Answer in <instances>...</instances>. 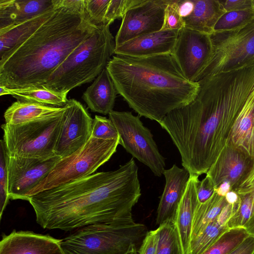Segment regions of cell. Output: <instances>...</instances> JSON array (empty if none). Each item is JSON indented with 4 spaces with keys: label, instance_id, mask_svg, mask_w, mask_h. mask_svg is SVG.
Masks as SVG:
<instances>
[{
    "label": "cell",
    "instance_id": "5",
    "mask_svg": "<svg viewBox=\"0 0 254 254\" xmlns=\"http://www.w3.org/2000/svg\"><path fill=\"white\" fill-rule=\"evenodd\" d=\"M115 39L109 25L97 26L52 74L42 86L68 93L95 79L115 54Z\"/></svg>",
    "mask_w": 254,
    "mask_h": 254
},
{
    "label": "cell",
    "instance_id": "23",
    "mask_svg": "<svg viewBox=\"0 0 254 254\" xmlns=\"http://www.w3.org/2000/svg\"><path fill=\"white\" fill-rule=\"evenodd\" d=\"M54 9L0 29V58L29 38L54 13Z\"/></svg>",
    "mask_w": 254,
    "mask_h": 254
},
{
    "label": "cell",
    "instance_id": "25",
    "mask_svg": "<svg viewBox=\"0 0 254 254\" xmlns=\"http://www.w3.org/2000/svg\"><path fill=\"white\" fill-rule=\"evenodd\" d=\"M63 107H56L17 100L5 111V123L16 125L28 123L62 111Z\"/></svg>",
    "mask_w": 254,
    "mask_h": 254
},
{
    "label": "cell",
    "instance_id": "49",
    "mask_svg": "<svg viewBox=\"0 0 254 254\" xmlns=\"http://www.w3.org/2000/svg\"></svg>",
    "mask_w": 254,
    "mask_h": 254
},
{
    "label": "cell",
    "instance_id": "40",
    "mask_svg": "<svg viewBox=\"0 0 254 254\" xmlns=\"http://www.w3.org/2000/svg\"><path fill=\"white\" fill-rule=\"evenodd\" d=\"M226 12L253 9V0H219Z\"/></svg>",
    "mask_w": 254,
    "mask_h": 254
},
{
    "label": "cell",
    "instance_id": "16",
    "mask_svg": "<svg viewBox=\"0 0 254 254\" xmlns=\"http://www.w3.org/2000/svg\"><path fill=\"white\" fill-rule=\"evenodd\" d=\"M61 239L29 231H13L3 235L0 254H64Z\"/></svg>",
    "mask_w": 254,
    "mask_h": 254
},
{
    "label": "cell",
    "instance_id": "10",
    "mask_svg": "<svg viewBox=\"0 0 254 254\" xmlns=\"http://www.w3.org/2000/svg\"><path fill=\"white\" fill-rule=\"evenodd\" d=\"M109 117L118 130L119 144L133 157L147 166L154 175L162 176L166 170L165 159L139 116H134L131 112L112 111Z\"/></svg>",
    "mask_w": 254,
    "mask_h": 254
},
{
    "label": "cell",
    "instance_id": "11",
    "mask_svg": "<svg viewBox=\"0 0 254 254\" xmlns=\"http://www.w3.org/2000/svg\"><path fill=\"white\" fill-rule=\"evenodd\" d=\"M169 0H139L125 13L115 37L116 47L161 30Z\"/></svg>",
    "mask_w": 254,
    "mask_h": 254
},
{
    "label": "cell",
    "instance_id": "6",
    "mask_svg": "<svg viewBox=\"0 0 254 254\" xmlns=\"http://www.w3.org/2000/svg\"><path fill=\"white\" fill-rule=\"evenodd\" d=\"M148 231L132 218L93 224L61 239L64 254H128L138 250Z\"/></svg>",
    "mask_w": 254,
    "mask_h": 254
},
{
    "label": "cell",
    "instance_id": "14",
    "mask_svg": "<svg viewBox=\"0 0 254 254\" xmlns=\"http://www.w3.org/2000/svg\"><path fill=\"white\" fill-rule=\"evenodd\" d=\"M210 49L209 34L184 27L179 31L172 55L186 78L197 82Z\"/></svg>",
    "mask_w": 254,
    "mask_h": 254
},
{
    "label": "cell",
    "instance_id": "34",
    "mask_svg": "<svg viewBox=\"0 0 254 254\" xmlns=\"http://www.w3.org/2000/svg\"><path fill=\"white\" fill-rule=\"evenodd\" d=\"M91 137L105 139H119L118 130L109 118L95 115L93 119Z\"/></svg>",
    "mask_w": 254,
    "mask_h": 254
},
{
    "label": "cell",
    "instance_id": "15",
    "mask_svg": "<svg viewBox=\"0 0 254 254\" xmlns=\"http://www.w3.org/2000/svg\"><path fill=\"white\" fill-rule=\"evenodd\" d=\"M254 163V157L228 143L206 173L215 190L224 182L236 191Z\"/></svg>",
    "mask_w": 254,
    "mask_h": 254
},
{
    "label": "cell",
    "instance_id": "18",
    "mask_svg": "<svg viewBox=\"0 0 254 254\" xmlns=\"http://www.w3.org/2000/svg\"><path fill=\"white\" fill-rule=\"evenodd\" d=\"M165 184L157 210L156 223L174 221L180 203L190 178L189 172L175 164L163 173Z\"/></svg>",
    "mask_w": 254,
    "mask_h": 254
},
{
    "label": "cell",
    "instance_id": "22",
    "mask_svg": "<svg viewBox=\"0 0 254 254\" xmlns=\"http://www.w3.org/2000/svg\"><path fill=\"white\" fill-rule=\"evenodd\" d=\"M228 143L254 157V90L236 120Z\"/></svg>",
    "mask_w": 254,
    "mask_h": 254
},
{
    "label": "cell",
    "instance_id": "45",
    "mask_svg": "<svg viewBox=\"0 0 254 254\" xmlns=\"http://www.w3.org/2000/svg\"><path fill=\"white\" fill-rule=\"evenodd\" d=\"M228 203L234 204L240 200V196L238 193L234 190H230L225 196Z\"/></svg>",
    "mask_w": 254,
    "mask_h": 254
},
{
    "label": "cell",
    "instance_id": "39",
    "mask_svg": "<svg viewBox=\"0 0 254 254\" xmlns=\"http://www.w3.org/2000/svg\"><path fill=\"white\" fill-rule=\"evenodd\" d=\"M215 191V188L211 179L207 176L199 181L196 188L199 202L202 203L209 199Z\"/></svg>",
    "mask_w": 254,
    "mask_h": 254
},
{
    "label": "cell",
    "instance_id": "20",
    "mask_svg": "<svg viewBox=\"0 0 254 254\" xmlns=\"http://www.w3.org/2000/svg\"><path fill=\"white\" fill-rule=\"evenodd\" d=\"M118 94L106 67L86 89L82 98L91 111L106 115L113 111Z\"/></svg>",
    "mask_w": 254,
    "mask_h": 254
},
{
    "label": "cell",
    "instance_id": "32",
    "mask_svg": "<svg viewBox=\"0 0 254 254\" xmlns=\"http://www.w3.org/2000/svg\"><path fill=\"white\" fill-rule=\"evenodd\" d=\"M254 19L253 9L226 12L216 24L214 32L236 29L248 24Z\"/></svg>",
    "mask_w": 254,
    "mask_h": 254
},
{
    "label": "cell",
    "instance_id": "31",
    "mask_svg": "<svg viewBox=\"0 0 254 254\" xmlns=\"http://www.w3.org/2000/svg\"><path fill=\"white\" fill-rule=\"evenodd\" d=\"M239 195L240 203L227 222L229 229L244 228L254 213V191Z\"/></svg>",
    "mask_w": 254,
    "mask_h": 254
},
{
    "label": "cell",
    "instance_id": "37",
    "mask_svg": "<svg viewBox=\"0 0 254 254\" xmlns=\"http://www.w3.org/2000/svg\"><path fill=\"white\" fill-rule=\"evenodd\" d=\"M139 0H110L104 19L105 25H110L116 19L123 18L126 11Z\"/></svg>",
    "mask_w": 254,
    "mask_h": 254
},
{
    "label": "cell",
    "instance_id": "43",
    "mask_svg": "<svg viewBox=\"0 0 254 254\" xmlns=\"http://www.w3.org/2000/svg\"><path fill=\"white\" fill-rule=\"evenodd\" d=\"M180 13L183 18L189 16L194 8L193 0H178Z\"/></svg>",
    "mask_w": 254,
    "mask_h": 254
},
{
    "label": "cell",
    "instance_id": "48",
    "mask_svg": "<svg viewBox=\"0 0 254 254\" xmlns=\"http://www.w3.org/2000/svg\"><path fill=\"white\" fill-rule=\"evenodd\" d=\"M253 9L254 10V0H253Z\"/></svg>",
    "mask_w": 254,
    "mask_h": 254
},
{
    "label": "cell",
    "instance_id": "47",
    "mask_svg": "<svg viewBox=\"0 0 254 254\" xmlns=\"http://www.w3.org/2000/svg\"><path fill=\"white\" fill-rule=\"evenodd\" d=\"M137 252H138V251L134 250V251L131 252L130 253H128V254H138Z\"/></svg>",
    "mask_w": 254,
    "mask_h": 254
},
{
    "label": "cell",
    "instance_id": "8",
    "mask_svg": "<svg viewBox=\"0 0 254 254\" xmlns=\"http://www.w3.org/2000/svg\"><path fill=\"white\" fill-rule=\"evenodd\" d=\"M119 139L105 140L91 137L73 153L60 158L47 177L26 195L41 191L88 176L107 162L116 152Z\"/></svg>",
    "mask_w": 254,
    "mask_h": 254
},
{
    "label": "cell",
    "instance_id": "12",
    "mask_svg": "<svg viewBox=\"0 0 254 254\" xmlns=\"http://www.w3.org/2000/svg\"><path fill=\"white\" fill-rule=\"evenodd\" d=\"M63 120L55 149L61 158L84 145L91 137L93 119L78 101L69 99L64 106Z\"/></svg>",
    "mask_w": 254,
    "mask_h": 254
},
{
    "label": "cell",
    "instance_id": "29",
    "mask_svg": "<svg viewBox=\"0 0 254 254\" xmlns=\"http://www.w3.org/2000/svg\"><path fill=\"white\" fill-rule=\"evenodd\" d=\"M228 229L227 226L220 225L216 218L190 241L188 254H202Z\"/></svg>",
    "mask_w": 254,
    "mask_h": 254
},
{
    "label": "cell",
    "instance_id": "28",
    "mask_svg": "<svg viewBox=\"0 0 254 254\" xmlns=\"http://www.w3.org/2000/svg\"><path fill=\"white\" fill-rule=\"evenodd\" d=\"M159 240L156 254H184L174 221H168L157 228Z\"/></svg>",
    "mask_w": 254,
    "mask_h": 254
},
{
    "label": "cell",
    "instance_id": "1",
    "mask_svg": "<svg viewBox=\"0 0 254 254\" xmlns=\"http://www.w3.org/2000/svg\"><path fill=\"white\" fill-rule=\"evenodd\" d=\"M196 98L159 123L190 176L206 174L229 142L233 127L254 90V61L205 77Z\"/></svg>",
    "mask_w": 254,
    "mask_h": 254
},
{
    "label": "cell",
    "instance_id": "30",
    "mask_svg": "<svg viewBox=\"0 0 254 254\" xmlns=\"http://www.w3.org/2000/svg\"><path fill=\"white\" fill-rule=\"evenodd\" d=\"M249 236L244 228L229 229L202 254H228Z\"/></svg>",
    "mask_w": 254,
    "mask_h": 254
},
{
    "label": "cell",
    "instance_id": "13",
    "mask_svg": "<svg viewBox=\"0 0 254 254\" xmlns=\"http://www.w3.org/2000/svg\"><path fill=\"white\" fill-rule=\"evenodd\" d=\"M55 156L46 160L13 157L7 155L9 199L27 200L28 192L44 180L60 159Z\"/></svg>",
    "mask_w": 254,
    "mask_h": 254
},
{
    "label": "cell",
    "instance_id": "17",
    "mask_svg": "<svg viewBox=\"0 0 254 254\" xmlns=\"http://www.w3.org/2000/svg\"><path fill=\"white\" fill-rule=\"evenodd\" d=\"M178 30H165L145 35L116 47V55L144 58L172 54Z\"/></svg>",
    "mask_w": 254,
    "mask_h": 254
},
{
    "label": "cell",
    "instance_id": "41",
    "mask_svg": "<svg viewBox=\"0 0 254 254\" xmlns=\"http://www.w3.org/2000/svg\"><path fill=\"white\" fill-rule=\"evenodd\" d=\"M236 191L238 194H244L254 191V163L251 171Z\"/></svg>",
    "mask_w": 254,
    "mask_h": 254
},
{
    "label": "cell",
    "instance_id": "7",
    "mask_svg": "<svg viewBox=\"0 0 254 254\" xmlns=\"http://www.w3.org/2000/svg\"><path fill=\"white\" fill-rule=\"evenodd\" d=\"M64 109L58 113L22 124H2V140L8 156L41 160L56 156L55 149Z\"/></svg>",
    "mask_w": 254,
    "mask_h": 254
},
{
    "label": "cell",
    "instance_id": "35",
    "mask_svg": "<svg viewBox=\"0 0 254 254\" xmlns=\"http://www.w3.org/2000/svg\"><path fill=\"white\" fill-rule=\"evenodd\" d=\"M110 0H84L85 12L89 22L95 26L104 25Z\"/></svg>",
    "mask_w": 254,
    "mask_h": 254
},
{
    "label": "cell",
    "instance_id": "26",
    "mask_svg": "<svg viewBox=\"0 0 254 254\" xmlns=\"http://www.w3.org/2000/svg\"><path fill=\"white\" fill-rule=\"evenodd\" d=\"M7 90L8 95L21 101L56 107H63L68 101V93L55 91L43 86Z\"/></svg>",
    "mask_w": 254,
    "mask_h": 254
},
{
    "label": "cell",
    "instance_id": "3",
    "mask_svg": "<svg viewBox=\"0 0 254 254\" xmlns=\"http://www.w3.org/2000/svg\"><path fill=\"white\" fill-rule=\"evenodd\" d=\"M29 38L0 58V86H42L97 26L79 8L59 6Z\"/></svg>",
    "mask_w": 254,
    "mask_h": 254
},
{
    "label": "cell",
    "instance_id": "4",
    "mask_svg": "<svg viewBox=\"0 0 254 254\" xmlns=\"http://www.w3.org/2000/svg\"><path fill=\"white\" fill-rule=\"evenodd\" d=\"M106 68L129 107L158 123L171 111L194 101L199 92L198 83L186 78L172 54L116 55Z\"/></svg>",
    "mask_w": 254,
    "mask_h": 254
},
{
    "label": "cell",
    "instance_id": "9",
    "mask_svg": "<svg viewBox=\"0 0 254 254\" xmlns=\"http://www.w3.org/2000/svg\"><path fill=\"white\" fill-rule=\"evenodd\" d=\"M211 49L197 82L254 61V19L239 28L209 34Z\"/></svg>",
    "mask_w": 254,
    "mask_h": 254
},
{
    "label": "cell",
    "instance_id": "24",
    "mask_svg": "<svg viewBox=\"0 0 254 254\" xmlns=\"http://www.w3.org/2000/svg\"><path fill=\"white\" fill-rule=\"evenodd\" d=\"M194 8L192 13L183 18L185 27L210 34L214 27L226 13L219 0H193Z\"/></svg>",
    "mask_w": 254,
    "mask_h": 254
},
{
    "label": "cell",
    "instance_id": "44",
    "mask_svg": "<svg viewBox=\"0 0 254 254\" xmlns=\"http://www.w3.org/2000/svg\"><path fill=\"white\" fill-rule=\"evenodd\" d=\"M231 190L230 184L228 182H224L218 186L215 191L219 195L225 197L226 194Z\"/></svg>",
    "mask_w": 254,
    "mask_h": 254
},
{
    "label": "cell",
    "instance_id": "33",
    "mask_svg": "<svg viewBox=\"0 0 254 254\" xmlns=\"http://www.w3.org/2000/svg\"><path fill=\"white\" fill-rule=\"evenodd\" d=\"M7 153L3 141H0V218H1L8 200Z\"/></svg>",
    "mask_w": 254,
    "mask_h": 254
},
{
    "label": "cell",
    "instance_id": "21",
    "mask_svg": "<svg viewBox=\"0 0 254 254\" xmlns=\"http://www.w3.org/2000/svg\"><path fill=\"white\" fill-rule=\"evenodd\" d=\"M198 177L190 176L185 192L179 205L175 218L184 254H188L190 241L192 221L199 204L196 188Z\"/></svg>",
    "mask_w": 254,
    "mask_h": 254
},
{
    "label": "cell",
    "instance_id": "46",
    "mask_svg": "<svg viewBox=\"0 0 254 254\" xmlns=\"http://www.w3.org/2000/svg\"><path fill=\"white\" fill-rule=\"evenodd\" d=\"M244 228L250 236L254 237V214L252 216Z\"/></svg>",
    "mask_w": 254,
    "mask_h": 254
},
{
    "label": "cell",
    "instance_id": "36",
    "mask_svg": "<svg viewBox=\"0 0 254 254\" xmlns=\"http://www.w3.org/2000/svg\"><path fill=\"white\" fill-rule=\"evenodd\" d=\"M184 27L185 22L180 13L178 0H169L164 11V22L161 30H180Z\"/></svg>",
    "mask_w": 254,
    "mask_h": 254
},
{
    "label": "cell",
    "instance_id": "27",
    "mask_svg": "<svg viewBox=\"0 0 254 254\" xmlns=\"http://www.w3.org/2000/svg\"><path fill=\"white\" fill-rule=\"evenodd\" d=\"M227 204L225 197L219 195L216 191L206 201L202 203L199 202L193 215L190 240L216 219Z\"/></svg>",
    "mask_w": 254,
    "mask_h": 254
},
{
    "label": "cell",
    "instance_id": "2",
    "mask_svg": "<svg viewBox=\"0 0 254 254\" xmlns=\"http://www.w3.org/2000/svg\"><path fill=\"white\" fill-rule=\"evenodd\" d=\"M138 167L133 159L114 171L91 175L29 197L37 223L43 228L65 231L132 218L141 196Z\"/></svg>",
    "mask_w": 254,
    "mask_h": 254
},
{
    "label": "cell",
    "instance_id": "42",
    "mask_svg": "<svg viewBox=\"0 0 254 254\" xmlns=\"http://www.w3.org/2000/svg\"><path fill=\"white\" fill-rule=\"evenodd\" d=\"M228 254H254V237L249 236L238 247Z\"/></svg>",
    "mask_w": 254,
    "mask_h": 254
},
{
    "label": "cell",
    "instance_id": "19",
    "mask_svg": "<svg viewBox=\"0 0 254 254\" xmlns=\"http://www.w3.org/2000/svg\"><path fill=\"white\" fill-rule=\"evenodd\" d=\"M54 8L53 0H0V29Z\"/></svg>",
    "mask_w": 254,
    "mask_h": 254
},
{
    "label": "cell",
    "instance_id": "38",
    "mask_svg": "<svg viewBox=\"0 0 254 254\" xmlns=\"http://www.w3.org/2000/svg\"><path fill=\"white\" fill-rule=\"evenodd\" d=\"M158 240L157 229L148 231L138 250V254H156Z\"/></svg>",
    "mask_w": 254,
    "mask_h": 254
}]
</instances>
